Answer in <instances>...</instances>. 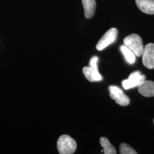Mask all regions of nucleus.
<instances>
[{
    "label": "nucleus",
    "mask_w": 154,
    "mask_h": 154,
    "mask_svg": "<svg viewBox=\"0 0 154 154\" xmlns=\"http://www.w3.org/2000/svg\"><path fill=\"white\" fill-rule=\"evenodd\" d=\"M124 44L134 53L138 57L143 54L144 46L141 37L137 34H132L128 35L123 41Z\"/></svg>",
    "instance_id": "f257e3e1"
},
{
    "label": "nucleus",
    "mask_w": 154,
    "mask_h": 154,
    "mask_svg": "<svg viewBox=\"0 0 154 154\" xmlns=\"http://www.w3.org/2000/svg\"><path fill=\"white\" fill-rule=\"evenodd\" d=\"M57 149L60 154H73L77 149V143L70 136L63 135L58 138Z\"/></svg>",
    "instance_id": "f03ea898"
},
{
    "label": "nucleus",
    "mask_w": 154,
    "mask_h": 154,
    "mask_svg": "<svg viewBox=\"0 0 154 154\" xmlns=\"http://www.w3.org/2000/svg\"><path fill=\"white\" fill-rule=\"evenodd\" d=\"M118 35V30L116 28H111L99 39L96 46L97 49L101 51L107 48L110 44L116 41Z\"/></svg>",
    "instance_id": "7ed1b4c3"
},
{
    "label": "nucleus",
    "mask_w": 154,
    "mask_h": 154,
    "mask_svg": "<svg viewBox=\"0 0 154 154\" xmlns=\"http://www.w3.org/2000/svg\"><path fill=\"white\" fill-rule=\"evenodd\" d=\"M111 98L118 105L126 106L129 105L130 99L126 95L121 88L116 86H110L109 88Z\"/></svg>",
    "instance_id": "20e7f679"
},
{
    "label": "nucleus",
    "mask_w": 154,
    "mask_h": 154,
    "mask_svg": "<svg viewBox=\"0 0 154 154\" xmlns=\"http://www.w3.org/2000/svg\"><path fill=\"white\" fill-rule=\"evenodd\" d=\"M146 76L142 74L139 71L133 72L130 74L127 79H125L122 82V86L126 90L134 88L138 86L141 83L144 81Z\"/></svg>",
    "instance_id": "39448f33"
},
{
    "label": "nucleus",
    "mask_w": 154,
    "mask_h": 154,
    "mask_svg": "<svg viewBox=\"0 0 154 154\" xmlns=\"http://www.w3.org/2000/svg\"><path fill=\"white\" fill-rule=\"evenodd\" d=\"M142 56L144 66L149 69H154V44L146 45Z\"/></svg>",
    "instance_id": "423d86ee"
},
{
    "label": "nucleus",
    "mask_w": 154,
    "mask_h": 154,
    "mask_svg": "<svg viewBox=\"0 0 154 154\" xmlns=\"http://www.w3.org/2000/svg\"><path fill=\"white\" fill-rule=\"evenodd\" d=\"M138 87L139 93L145 97H154V82L151 81H143Z\"/></svg>",
    "instance_id": "0eeeda50"
},
{
    "label": "nucleus",
    "mask_w": 154,
    "mask_h": 154,
    "mask_svg": "<svg viewBox=\"0 0 154 154\" xmlns=\"http://www.w3.org/2000/svg\"><path fill=\"white\" fill-rule=\"evenodd\" d=\"M141 11L147 14H154V0H135Z\"/></svg>",
    "instance_id": "6e6552de"
},
{
    "label": "nucleus",
    "mask_w": 154,
    "mask_h": 154,
    "mask_svg": "<svg viewBox=\"0 0 154 154\" xmlns=\"http://www.w3.org/2000/svg\"><path fill=\"white\" fill-rule=\"evenodd\" d=\"M82 71L85 77L90 82H97L102 80V77L98 70H95L90 66L84 67Z\"/></svg>",
    "instance_id": "1a4fd4ad"
},
{
    "label": "nucleus",
    "mask_w": 154,
    "mask_h": 154,
    "mask_svg": "<svg viewBox=\"0 0 154 154\" xmlns=\"http://www.w3.org/2000/svg\"><path fill=\"white\" fill-rule=\"evenodd\" d=\"M82 2L85 11V16L88 19L91 18L96 9L95 0H82Z\"/></svg>",
    "instance_id": "9d476101"
},
{
    "label": "nucleus",
    "mask_w": 154,
    "mask_h": 154,
    "mask_svg": "<svg viewBox=\"0 0 154 154\" xmlns=\"http://www.w3.org/2000/svg\"><path fill=\"white\" fill-rule=\"evenodd\" d=\"M100 144L103 149V152L105 154H116L115 147L111 144L107 138L102 137L100 139Z\"/></svg>",
    "instance_id": "9b49d317"
},
{
    "label": "nucleus",
    "mask_w": 154,
    "mask_h": 154,
    "mask_svg": "<svg viewBox=\"0 0 154 154\" xmlns=\"http://www.w3.org/2000/svg\"><path fill=\"white\" fill-rule=\"evenodd\" d=\"M122 54L124 55L127 62L130 64H133L136 61V55L132 50L127 48L126 46H121L120 48Z\"/></svg>",
    "instance_id": "f8f14e48"
},
{
    "label": "nucleus",
    "mask_w": 154,
    "mask_h": 154,
    "mask_svg": "<svg viewBox=\"0 0 154 154\" xmlns=\"http://www.w3.org/2000/svg\"><path fill=\"white\" fill-rule=\"evenodd\" d=\"M119 152L121 154H137V152L128 144L121 143L119 146Z\"/></svg>",
    "instance_id": "ddd939ff"
},
{
    "label": "nucleus",
    "mask_w": 154,
    "mask_h": 154,
    "mask_svg": "<svg viewBox=\"0 0 154 154\" xmlns=\"http://www.w3.org/2000/svg\"><path fill=\"white\" fill-rule=\"evenodd\" d=\"M98 61V57H97V56H94L93 57L90 61V63H89V65H90V67H91V68H93L95 70H98V66H97V62Z\"/></svg>",
    "instance_id": "4468645a"
},
{
    "label": "nucleus",
    "mask_w": 154,
    "mask_h": 154,
    "mask_svg": "<svg viewBox=\"0 0 154 154\" xmlns=\"http://www.w3.org/2000/svg\"></svg>",
    "instance_id": "2eb2a0df"
}]
</instances>
